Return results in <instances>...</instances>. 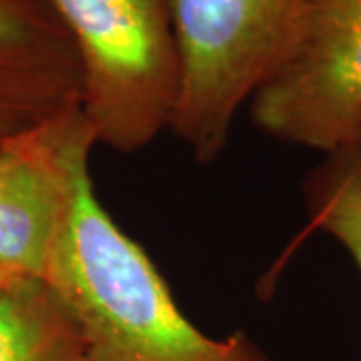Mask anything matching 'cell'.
<instances>
[{
    "label": "cell",
    "mask_w": 361,
    "mask_h": 361,
    "mask_svg": "<svg viewBox=\"0 0 361 361\" xmlns=\"http://www.w3.org/2000/svg\"><path fill=\"white\" fill-rule=\"evenodd\" d=\"M65 205L44 283L77 323L90 361H271L243 331L213 337L175 301L161 271L99 201L97 145L80 106L51 121Z\"/></svg>",
    "instance_id": "1"
},
{
    "label": "cell",
    "mask_w": 361,
    "mask_h": 361,
    "mask_svg": "<svg viewBox=\"0 0 361 361\" xmlns=\"http://www.w3.org/2000/svg\"><path fill=\"white\" fill-rule=\"evenodd\" d=\"M75 42L97 145L135 153L169 130L179 54L169 0H51Z\"/></svg>",
    "instance_id": "2"
},
{
    "label": "cell",
    "mask_w": 361,
    "mask_h": 361,
    "mask_svg": "<svg viewBox=\"0 0 361 361\" xmlns=\"http://www.w3.org/2000/svg\"><path fill=\"white\" fill-rule=\"evenodd\" d=\"M179 92L169 130L201 163L229 142L239 111L289 49L301 0H169Z\"/></svg>",
    "instance_id": "3"
},
{
    "label": "cell",
    "mask_w": 361,
    "mask_h": 361,
    "mask_svg": "<svg viewBox=\"0 0 361 361\" xmlns=\"http://www.w3.org/2000/svg\"><path fill=\"white\" fill-rule=\"evenodd\" d=\"M247 106L277 141L323 155L361 142V0H301L289 49Z\"/></svg>",
    "instance_id": "4"
},
{
    "label": "cell",
    "mask_w": 361,
    "mask_h": 361,
    "mask_svg": "<svg viewBox=\"0 0 361 361\" xmlns=\"http://www.w3.org/2000/svg\"><path fill=\"white\" fill-rule=\"evenodd\" d=\"M75 42L51 0H0V145L80 106Z\"/></svg>",
    "instance_id": "5"
},
{
    "label": "cell",
    "mask_w": 361,
    "mask_h": 361,
    "mask_svg": "<svg viewBox=\"0 0 361 361\" xmlns=\"http://www.w3.org/2000/svg\"><path fill=\"white\" fill-rule=\"evenodd\" d=\"M51 121L0 145V281L47 277L65 205Z\"/></svg>",
    "instance_id": "6"
},
{
    "label": "cell",
    "mask_w": 361,
    "mask_h": 361,
    "mask_svg": "<svg viewBox=\"0 0 361 361\" xmlns=\"http://www.w3.org/2000/svg\"><path fill=\"white\" fill-rule=\"evenodd\" d=\"M0 361H90L77 323L44 281H0Z\"/></svg>",
    "instance_id": "7"
},
{
    "label": "cell",
    "mask_w": 361,
    "mask_h": 361,
    "mask_svg": "<svg viewBox=\"0 0 361 361\" xmlns=\"http://www.w3.org/2000/svg\"><path fill=\"white\" fill-rule=\"evenodd\" d=\"M303 195L311 225L336 239L361 273V142L325 153Z\"/></svg>",
    "instance_id": "8"
}]
</instances>
